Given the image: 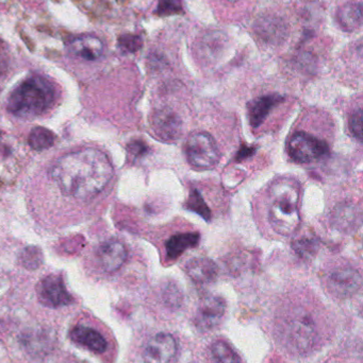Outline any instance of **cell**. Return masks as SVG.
I'll use <instances>...</instances> for the list:
<instances>
[{"label": "cell", "mask_w": 363, "mask_h": 363, "mask_svg": "<svg viewBox=\"0 0 363 363\" xmlns=\"http://www.w3.org/2000/svg\"><path fill=\"white\" fill-rule=\"evenodd\" d=\"M127 250L119 241H108L97 250V259L106 272L119 270L127 259Z\"/></svg>", "instance_id": "cell-11"}, {"label": "cell", "mask_w": 363, "mask_h": 363, "mask_svg": "<svg viewBox=\"0 0 363 363\" xmlns=\"http://www.w3.org/2000/svg\"><path fill=\"white\" fill-rule=\"evenodd\" d=\"M285 101V97L278 94L262 96L249 104V123L253 128H258L266 121L268 115L275 106Z\"/></svg>", "instance_id": "cell-14"}, {"label": "cell", "mask_w": 363, "mask_h": 363, "mask_svg": "<svg viewBox=\"0 0 363 363\" xmlns=\"http://www.w3.org/2000/svg\"><path fill=\"white\" fill-rule=\"evenodd\" d=\"M188 275L197 284H209L217 277V267L209 258L197 257L190 260L185 266Z\"/></svg>", "instance_id": "cell-16"}, {"label": "cell", "mask_w": 363, "mask_h": 363, "mask_svg": "<svg viewBox=\"0 0 363 363\" xmlns=\"http://www.w3.org/2000/svg\"><path fill=\"white\" fill-rule=\"evenodd\" d=\"M177 343L168 333H160L151 339L145 347L144 363H170L176 355Z\"/></svg>", "instance_id": "cell-7"}, {"label": "cell", "mask_w": 363, "mask_h": 363, "mask_svg": "<svg viewBox=\"0 0 363 363\" xmlns=\"http://www.w3.org/2000/svg\"><path fill=\"white\" fill-rule=\"evenodd\" d=\"M293 249L302 257H313L319 249V242L313 238H302L294 241Z\"/></svg>", "instance_id": "cell-22"}, {"label": "cell", "mask_w": 363, "mask_h": 363, "mask_svg": "<svg viewBox=\"0 0 363 363\" xmlns=\"http://www.w3.org/2000/svg\"><path fill=\"white\" fill-rule=\"evenodd\" d=\"M153 129L158 138L166 142L177 140L180 136L183 123L176 113L168 108L159 110L153 116Z\"/></svg>", "instance_id": "cell-10"}, {"label": "cell", "mask_w": 363, "mask_h": 363, "mask_svg": "<svg viewBox=\"0 0 363 363\" xmlns=\"http://www.w3.org/2000/svg\"><path fill=\"white\" fill-rule=\"evenodd\" d=\"M339 25L345 31L353 32L362 25V6L359 2H350L339 9L337 12Z\"/></svg>", "instance_id": "cell-18"}, {"label": "cell", "mask_w": 363, "mask_h": 363, "mask_svg": "<svg viewBox=\"0 0 363 363\" xmlns=\"http://www.w3.org/2000/svg\"><path fill=\"white\" fill-rule=\"evenodd\" d=\"M290 157L298 164H310L330 155L327 143L310 134L300 132L294 134L288 144Z\"/></svg>", "instance_id": "cell-5"}, {"label": "cell", "mask_w": 363, "mask_h": 363, "mask_svg": "<svg viewBox=\"0 0 363 363\" xmlns=\"http://www.w3.org/2000/svg\"><path fill=\"white\" fill-rule=\"evenodd\" d=\"M128 150L131 155H136V157H142L145 153L148 151V147L140 140H134L128 145Z\"/></svg>", "instance_id": "cell-28"}, {"label": "cell", "mask_w": 363, "mask_h": 363, "mask_svg": "<svg viewBox=\"0 0 363 363\" xmlns=\"http://www.w3.org/2000/svg\"><path fill=\"white\" fill-rule=\"evenodd\" d=\"M211 353L215 363H240V358L236 352L224 341L213 343Z\"/></svg>", "instance_id": "cell-21"}, {"label": "cell", "mask_w": 363, "mask_h": 363, "mask_svg": "<svg viewBox=\"0 0 363 363\" xmlns=\"http://www.w3.org/2000/svg\"><path fill=\"white\" fill-rule=\"evenodd\" d=\"M70 52L85 61H95L99 59L104 52V44L95 35L85 34L75 38L68 44Z\"/></svg>", "instance_id": "cell-13"}, {"label": "cell", "mask_w": 363, "mask_h": 363, "mask_svg": "<svg viewBox=\"0 0 363 363\" xmlns=\"http://www.w3.org/2000/svg\"><path fill=\"white\" fill-rule=\"evenodd\" d=\"M185 206V208L189 209V211H193V213H197L198 216L204 218L206 221H210V209L207 206L202 194H200V191H198L196 188H192Z\"/></svg>", "instance_id": "cell-20"}, {"label": "cell", "mask_w": 363, "mask_h": 363, "mask_svg": "<svg viewBox=\"0 0 363 363\" xmlns=\"http://www.w3.org/2000/svg\"><path fill=\"white\" fill-rule=\"evenodd\" d=\"M330 291L340 298L353 296L362 286V277L358 271L352 268H342L335 271L328 279Z\"/></svg>", "instance_id": "cell-9"}, {"label": "cell", "mask_w": 363, "mask_h": 363, "mask_svg": "<svg viewBox=\"0 0 363 363\" xmlns=\"http://www.w3.org/2000/svg\"><path fill=\"white\" fill-rule=\"evenodd\" d=\"M38 296L40 302L49 308L67 306L72 302L60 275L51 274L43 279L38 286Z\"/></svg>", "instance_id": "cell-6"}, {"label": "cell", "mask_w": 363, "mask_h": 363, "mask_svg": "<svg viewBox=\"0 0 363 363\" xmlns=\"http://www.w3.org/2000/svg\"><path fill=\"white\" fill-rule=\"evenodd\" d=\"M188 161L196 169H210L220 161V151L217 143L208 133L192 134L185 144Z\"/></svg>", "instance_id": "cell-4"}, {"label": "cell", "mask_w": 363, "mask_h": 363, "mask_svg": "<svg viewBox=\"0 0 363 363\" xmlns=\"http://www.w3.org/2000/svg\"><path fill=\"white\" fill-rule=\"evenodd\" d=\"M163 298L166 301V304L168 306L178 307L180 306L183 296H181L180 291L178 288L175 285H168L164 289Z\"/></svg>", "instance_id": "cell-26"}, {"label": "cell", "mask_w": 363, "mask_h": 363, "mask_svg": "<svg viewBox=\"0 0 363 363\" xmlns=\"http://www.w3.org/2000/svg\"><path fill=\"white\" fill-rule=\"evenodd\" d=\"M198 233H183L170 237L166 241V255L170 259H177L188 249L196 247L200 242Z\"/></svg>", "instance_id": "cell-17"}, {"label": "cell", "mask_w": 363, "mask_h": 363, "mask_svg": "<svg viewBox=\"0 0 363 363\" xmlns=\"http://www.w3.org/2000/svg\"><path fill=\"white\" fill-rule=\"evenodd\" d=\"M226 311L225 301L219 296H207L200 302L195 323L202 330H210L221 323Z\"/></svg>", "instance_id": "cell-8"}, {"label": "cell", "mask_w": 363, "mask_h": 363, "mask_svg": "<svg viewBox=\"0 0 363 363\" xmlns=\"http://www.w3.org/2000/svg\"><path fill=\"white\" fill-rule=\"evenodd\" d=\"M228 1L234 2V1H237V0H228Z\"/></svg>", "instance_id": "cell-29"}, {"label": "cell", "mask_w": 363, "mask_h": 363, "mask_svg": "<svg viewBox=\"0 0 363 363\" xmlns=\"http://www.w3.org/2000/svg\"><path fill=\"white\" fill-rule=\"evenodd\" d=\"M28 143L34 150H46V149L50 148L55 143V135L48 129L36 127L30 132Z\"/></svg>", "instance_id": "cell-19"}, {"label": "cell", "mask_w": 363, "mask_h": 363, "mask_svg": "<svg viewBox=\"0 0 363 363\" xmlns=\"http://www.w3.org/2000/svg\"><path fill=\"white\" fill-rule=\"evenodd\" d=\"M181 11H183V4L180 0H159L156 14L166 16V15L178 14Z\"/></svg>", "instance_id": "cell-24"}, {"label": "cell", "mask_w": 363, "mask_h": 363, "mask_svg": "<svg viewBox=\"0 0 363 363\" xmlns=\"http://www.w3.org/2000/svg\"><path fill=\"white\" fill-rule=\"evenodd\" d=\"M119 44L124 50L128 51V52H136L142 46V40L139 35L125 34L119 38Z\"/></svg>", "instance_id": "cell-25"}, {"label": "cell", "mask_w": 363, "mask_h": 363, "mask_svg": "<svg viewBox=\"0 0 363 363\" xmlns=\"http://www.w3.org/2000/svg\"><path fill=\"white\" fill-rule=\"evenodd\" d=\"M21 262L27 269H38L42 264V252L38 247H30L23 250L21 255Z\"/></svg>", "instance_id": "cell-23"}, {"label": "cell", "mask_w": 363, "mask_h": 363, "mask_svg": "<svg viewBox=\"0 0 363 363\" xmlns=\"http://www.w3.org/2000/svg\"><path fill=\"white\" fill-rule=\"evenodd\" d=\"M70 339L77 345L87 347L96 354L106 352L108 343L100 333L87 326L78 325L70 332Z\"/></svg>", "instance_id": "cell-15"}, {"label": "cell", "mask_w": 363, "mask_h": 363, "mask_svg": "<svg viewBox=\"0 0 363 363\" xmlns=\"http://www.w3.org/2000/svg\"><path fill=\"white\" fill-rule=\"evenodd\" d=\"M288 335L290 340L296 345L302 347L311 345L315 336V328L313 319L308 315H298L292 318L288 324Z\"/></svg>", "instance_id": "cell-12"}, {"label": "cell", "mask_w": 363, "mask_h": 363, "mask_svg": "<svg viewBox=\"0 0 363 363\" xmlns=\"http://www.w3.org/2000/svg\"><path fill=\"white\" fill-rule=\"evenodd\" d=\"M362 111L357 110L350 119V130L358 140H362Z\"/></svg>", "instance_id": "cell-27"}, {"label": "cell", "mask_w": 363, "mask_h": 363, "mask_svg": "<svg viewBox=\"0 0 363 363\" xmlns=\"http://www.w3.org/2000/svg\"><path fill=\"white\" fill-rule=\"evenodd\" d=\"M55 99L53 85L40 76L21 82L9 97L8 110L19 118L38 116L53 106Z\"/></svg>", "instance_id": "cell-3"}, {"label": "cell", "mask_w": 363, "mask_h": 363, "mask_svg": "<svg viewBox=\"0 0 363 363\" xmlns=\"http://www.w3.org/2000/svg\"><path fill=\"white\" fill-rule=\"evenodd\" d=\"M50 177L63 196L85 202L104 191L112 179L113 167L102 151L85 148L58 160Z\"/></svg>", "instance_id": "cell-1"}, {"label": "cell", "mask_w": 363, "mask_h": 363, "mask_svg": "<svg viewBox=\"0 0 363 363\" xmlns=\"http://www.w3.org/2000/svg\"><path fill=\"white\" fill-rule=\"evenodd\" d=\"M300 186L291 178H281L270 186L269 221L278 234L289 236L300 228Z\"/></svg>", "instance_id": "cell-2"}]
</instances>
